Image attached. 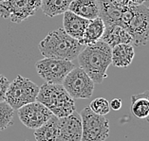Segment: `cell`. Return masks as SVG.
I'll return each mask as SVG.
<instances>
[{
	"instance_id": "6da1fadb",
	"label": "cell",
	"mask_w": 149,
	"mask_h": 141,
	"mask_svg": "<svg viewBox=\"0 0 149 141\" xmlns=\"http://www.w3.org/2000/svg\"><path fill=\"white\" fill-rule=\"evenodd\" d=\"M77 59L80 68L88 75L94 84H102L107 79V68L111 64V48L100 40L85 46Z\"/></svg>"
},
{
	"instance_id": "7a4b0ae2",
	"label": "cell",
	"mask_w": 149,
	"mask_h": 141,
	"mask_svg": "<svg viewBox=\"0 0 149 141\" xmlns=\"http://www.w3.org/2000/svg\"><path fill=\"white\" fill-rule=\"evenodd\" d=\"M85 46L68 35L63 28L50 31L40 42L39 50L45 58L71 61L76 59Z\"/></svg>"
},
{
	"instance_id": "3957f363",
	"label": "cell",
	"mask_w": 149,
	"mask_h": 141,
	"mask_svg": "<svg viewBox=\"0 0 149 141\" xmlns=\"http://www.w3.org/2000/svg\"><path fill=\"white\" fill-rule=\"evenodd\" d=\"M120 26L128 32L132 44L145 46L149 41V6H131L122 12Z\"/></svg>"
},
{
	"instance_id": "277c9868",
	"label": "cell",
	"mask_w": 149,
	"mask_h": 141,
	"mask_svg": "<svg viewBox=\"0 0 149 141\" xmlns=\"http://www.w3.org/2000/svg\"><path fill=\"white\" fill-rule=\"evenodd\" d=\"M36 102L42 103L57 118H65L76 111L75 102L62 84L44 82L39 87Z\"/></svg>"
},
{
	"instance_id": "5b68a950",
	"label": "cell",
	"mask_w": 149,
	"mask_h": 141,
	"mask_svg": "<svg viewBox=\"0 0 149 141\" xmlns=\"http://www.w3.org/2000/svg\"><path fill=\"white\" fill-rule=\"evenodd\" d=\"M39 93V86L21 75H18L10 82L5 95V102L13 108L18 110L29 103L36 102Z\"/></svg>"
},
{
	"instance_id": "8992f818",
	"label": "cell",
	"mask_w": 149,
	"mask_h": 141,
	"mask_svg": "<svg viewBox=\"0 0 149 141\" xmlns=\"http://www.w3.org/2000/svg\"><path fill=\"white\" fill-rule=\"evenodd\" d=\"M82 119L81 141H104L109 136V121L86 107L80 113Z\"/></svg>"
},
{
	"instance_id": "52a82bcc",
	"label": "cell",
	"mask_w": 149,
	"mask_h": 141,
	"mask_svg": "<svg viewBox=\"0 0 149 141\" xmlns=\"http://www.w3.org/2000/svg\"><path fill=\"white\" fill-rule=\"evenodd\" d=\"M74 67V64L70 61L53 58H44L35 64L39 77L50 84H62L67 75Z\"/></svg>"
},
{
	"instance_id": "ba28073f",
	"label": "cell",
	"mask_w": 149,
	"mask_h": 141,
	"mask_svg": "<svg viewBox=\"0 0 149 141\" xmlns=\"http://www.w3.org/2000/svg\"><path fill=\"white\" fill-rule=\"evenodd\" d=\"M41 8V0H0V16L19 24L35 15Z\"/></svg>"
},
{
	"instance_id": "9c48e42d",
	"label": "cell",
	"mask_w": 149,
	"mask_h": 141,
	"mask_svg": "<svg viewBox=\"0 0 149 141\" xmlns=\"http://www.w3.org/2000/svg\"><path fill=\"white\" fill-rule=\"evenodd\" d=\"M63 87L72 99H89L94 91V82L80 67H74L65 78Z\"/></svg>"
},
{
	"instance_id": "30bf717a",
	"label": "cell",
	"mask_w": 149,
	"mask_h": 141,
	"mask_svg": "<svg viewBox=\"0 0 149 141\" xmlns=\"http://www.w3.org/2000/svg\"><path fill=\"white\" fill-rule=\"evenodd\" d=\"M20 121L30 129L36 130L52 117V113L38 102L29 103L17 110Z\"/></svg>"
},
{
	"instance_id": "8fae6325",
	"label": "cell",
	"mask_w": 149,
	"mask_h": 141,
	"mask_svg": "<svg viewBox=\"0 0 149 141\" xmlns=\"http://www.w3.org/2000/svg\"><path fill=\"white\" fill-rule=\"evenodd\" d=\"M59 133L57 141H81L82 119L77 112H73L68 117L59 118Z\"/></svg>"
},
{
	"instance_id": "7c38bea8",
	"label": "cell",
	"mask_w": 149,
	"mask_h": 141,
	"mask_svg": "<svg viewBox=\"0 0 149 141\" xmlns=\"http://www.w3.org/2000/svg\"><path fill=\"white\" fill-rule=\"evenodd\" d=\"M63 14V30L70 37L80 41L85 33L89 20L84 19L70 10H67Z\"/></svg>"
},
{
	"instance_id": "4fadbf2b",
	"label": "cell",
	"mask_w": 149,
	"mask_h": 141,
	"mask_svg": "<svg viewBox=\"0 0 149 141\" xmlns=\"http://www.w3.org/2000/svg\"><path fill=\"white\" fill-rule=\"evenodd\" d=\"M68 10L89 21L99 17V4L97 0H72Z\"/></svg>"
},
{
	"instance_id": "5bb4252c",
	"label": "cell",
	"mask_w": 149,
	"mask_h": 141,
	"mask_svg": "<svg viewBox=\"0 0 149 141\" xmlns=\"http://www.w3.org/2000/svg\"><path fill=\"white\" fill-rule=\"evenodd\" d=\"M101 41L107 44L111 48L122 44H132V38L130 34L123 28L117 25L105 27Z\"/></svg>"
},
{
	"instance_id": "9a60e30c",
	"label": "cell",
	"mask_w": 149,
	"mask_h": 141,
	"mask_svg": "<svg viewBox=\"0 0 149 141\" xmlns=\"http://www.w3.org/2000/svg\"><path fill=\"white\" fill-rule=\"evenodd\" d=\"M135 51L131 44H122L111 48V64L125 68L132 64Z\"/></svg>"
},
{
	"instance_id": "2e32d148",
	"label": "cell",
	"mask_w": 149,
	"mask_h": 141,
	"mask_svg": "<svg viewBox=\"0 0 149 141\" xmlns=\"http://www.w3.org/2000/svg\"><path fill=\"white\" fill-rule=\"evenodd\" d=\"M97 2L99 4V17L103 20L104 26H120L123 10L115 8L108 0H97Z\"/></svg>"
},
{
	"instance_id": "e0dca14e",
	"label": "cell",
	"mask_w": 149,
	"mask_h": 141,
	"mask_svg": "<svg viewBox=\"0 0 149 141\" xmlns=\"http://www.w3.org/2000/svg\"><path fill=\"white\" fill-rule=\"evenodd\" d=\"M104 30H105V26L103 20L100 17H97L95 19L90 20L82 39L79 41L80 44L83 45L84 46H86L100 41L104 32Z\"/></svg>"
},
{
	"instance_id": "ac0fdd59",
	"label": "cell",
	"mask_w": 149,
	"mask_h": 141,
	"mask_svg": "<svg viewBox=\"0 0 149 141\" xmlns=\"http://www.w3.org/2000/svg\"><path fill=\"white\" fill-rule=\"evenodd\" d=\"M59 118L52 115L47 122L40 126L34 132L36 141H57L59 133Z\"/></svg>"
},
{
	"instance_id": "d6986e66",
	"label": "cell",
	"mask_w": 149,
	"mask_h": 141,
	"mask_svg": "<svg viewBox=\"0 0 149 141\" xmlns=\"http://www.w3.org/2000/svg\"><path fill=\"white\" fill-rule=\"evenodd\" d=\"M72 0H41V8L47 16L55 17L68 10Z\"/></svg>"
},
{
	"instance_id": "ffe728a7",
	"label": "cell",
	"mask_w": 149,
	"mask_h": 141,
	"mask_svg": "<svg viewBox=\"0 0 149 141\" xmlns=\"http://www.w3.org/2000/svg\"><path fill=\"white\" fill-rule=\"evenodd\" d=\"M131 112L136 118L145 119L149 118V100L141 94L131 97Z\"/></svg>"
},
{
	"instance_id": "44dd1931",
	"label": "cell",
	"mask_w": 149,
	"mask_h": 141,
	"mask_svg": "<svg viewBox=\"0 0 149 141\" xmlns=\"http://www.w3.org/2000/svg\"><path fill=\"white\" fill-rule=\"evenodd\" d=\"M13 114L14 110L6 102H0V131L13 124Z\"/></svg>"
},
{
	"instance_id": "7402d4cb",
	"label": "cell",
	"mask_w": 149,
	"mask_h": 141,
	"mask_svg": "<svg viewBox=\"0 0 149 141\" xmlns=\"http://www.w3.org/2000/svg\"><path fill=\"white\" fill-rule=\"evenodd\" d=\"M88 107L93 113L99 115H103V117H104L105 115H107L110 112L109 102L104 97H97V99L93 100L90 102Z\"/></svg>"
},
{
	"instance_id": "603a6c76",
	"label": "cell",
	"mask_w": 149,
	"mask_h": 141,
	"mask_svg": "<svg viewBox=\"0 0 149 141\" xmlns=\"http://www.w3.org/2000/svg\"><path fill=\"white\" fill-rule=\"evenodd\" d=\"M10 82L4 75L0 74V102H5V95L9 87Z\"/></svg>"
},
{
	"instance_id": "cb8c5ba5",
	"label": "cell",
	"mask_w": 149,
	"mask_h": 141,
	"mask_svg": "<svg viewBox=\"0 0 149 141\" xmlns=\"http://www.w3.org/2000/svg\"><path fill=\"white\" fill-rule=\"evenodd\" d=\"M111 5H113L115 8L120 10H123L129 7L133 6L129 0H108Z\"/></svg>"
},
{
	"instance_id": "d4e9b609",
	"label": "cell",
	"mask_w": 149,
	"mask_h": 141,
	"mask_svg": "<svg viewBox=\"0 0 149 141\" xmlns=\"http://www.w3.org/2000/svg\"><path fill=\"white\" fill-rule=\"evenodd\" d=\"M109 106L110 109L114 110V111H118L122 108L123 106V102L121 99H113L109 102Z\"/></svg>"
},
{
	"instance_id": "484cf974",
	"label": "cell",
	"mask_w": 149,
	"mask_h": 141,
	"mask_svg": "<svg viewBox=\"0 0 149 141\" xmlns=\"http://www.w3.org/2000/svg\"><path fill=\"white\" fill-rule=\"evenodd\" d=\"M129 1L131 2V4L133 6H139V5H143L146 0H129Z\"/></svg>"
},
{
	"instance_id": "4316f807",
	"label": "cell",
	"mask_w": 149,
	"mask_h": 141,
	"mask_svg": "<svg viewBox=\"0 0 149 141\" xmlns=\"http://www.w3.org/2000/svg\"><path fill=\"white\" fill-rule=\"evenodd\" d=\"M141 95L144 97L145 99H147L149 100V91H145V92H143V93H141ZM149 121V120H148Z\"/></svg>"
}]
</instances>
